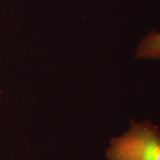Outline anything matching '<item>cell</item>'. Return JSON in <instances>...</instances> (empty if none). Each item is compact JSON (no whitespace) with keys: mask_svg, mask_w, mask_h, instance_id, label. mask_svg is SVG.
I'll return each mask as SVG.
<instances>
[{"mask_svg":"<svg viewBox=\"0 0 160 160\" xmlns=\"http://www.w3.org/2000/svg\"><path fill=\"white\" fill-rule=\"evenodd\" d=\"M105 154L107 160H160L159 127L149 119H131L128 131L111 140Z\"/></svg>","mask_w":160,"mask_h":160,"instance_id":"1","label":"cell"},{"mask_svg":"<svg viewBox=\"0 0 160 160\" xmlns=\"http://www.w3.org/2000/svg\"><path fill=\"white\" fill-rule=\"evenodd\" d=\"M136 58L146 59H160V33L152 31L140 42Z\"/></svg>","mask_w":160,"mask_h":160,"instance_id":"2","label":"cell"},{"mask_svg":"<svg viewBox=\"0 0 160 160\" xmlns=\"http://www.w3.org/2000/svg\"><path fill=\"white\" fill-rule=\"evenodd\" d=\"M1 96H2V91H0V99H1Z\"/></svg>","mask_w":160,"mask_h":160,"instance_id":"3","label":"cell"}]
</instances>
